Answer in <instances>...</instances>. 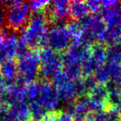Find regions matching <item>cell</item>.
Segmentation results:
<instances>
[{
  "label": "cell",
  "mask_w": 121,
  "mask_h": 121,
  "mask_svg": "<svg viewBox=\"0 0 121 121\" xmlns=\"http://www.w3.org/2000/svg\"><path fill=\"white\" fill-rule=\"evenodd\" d=\"M72 37L67 26L65 24H53L47 34V47L52 50L64 53L72 44Z\"/></svg>",
  "instance_id": "cell-4"
},
{
  "label": "cell",
  "mask_w": 121,
  "mask_h": 121,
  "mask_svg": "<svg viewBox=\"0 0 121 121\" xmlns=\"http://www.w3.org/2000/svg\"><path fill=\"white\" fill-rule=\"evenodd\" d=\"M86 4L90 9V12H92L94 13H96L99 8L101 7V2H99V1H88L86 2Z\"/></svg>",
  "instance_id": "cell-15"
},
{
  "label": "cell",
  "mask_w": 121,
  "mask_h": 121,
  "mask_svg": "<svg viewBox=\"0 0 121 121\" xmlns=\"http://www.w3.org/2000/svg\"><path fill=\"white\" fill-rule=\"evenodd\" d=\"M48 1H32L29 3V7L31 11L34 13H38L44 11L49 4Z\"/></svg>",
  "instance_id": "cell-13"
},
{
  "label": "cell",
  "mask_w": 121,
  "mask_h": 121,
  "mask_svg": "<svg viewBox=\"0 0 121 121\" xmlns=\"http://www.w3.org/2000/svg\"><path fill=\"white\" fill-rule=\"evenodd\" d=\"M0 9L6 27L14 33L23 30L32 17L29 4L23 1H3Z\"/></svg>",
  "instance_id": "cell-2"
},
{
  "label": "cell",
  "mask_w": 121,
  "mask_h": 121,
  "mask_svg": "<svg viewBox=\"0 0 121 121\" xmlns=\"http://www.w3.org/2000/svg\"><path fill=\"white\" fill-rule=\"evenodd\" d=\"M49 25L50 23L44 11L35 13L27 27L22 31L20 39L25 42L29 50L37 51L42 47H46Z\"/></svg>",
  "instance_id": "cell-1"
},
{
  "label": "cell",
  "mask_w": 121,
  "mask_h": 121,
  "mask_svg": "<svg viewBox=\"0 0 121 121\" xmlns=\"http://www.w3.org/2000/svg\"><path fill=\"white\" fill-rule=\"evenodd\" d=\"M39 57L38 77L42 81H53L62 71V57L58 52L49 47H42L37 50Z\"/></svg>",
  "instance_id": "cell-3"
},
{
  "label": "cell",
  "mask_w": 121,
  "mask_h": 121,
  "mask_svg": "<svg viewBox=\"0 0 121 121\" xmlns=\"http://www.w3.org/2000/svg\"><path fill=\"white\" fill-rule=\"evenodd\" d=\"M0 65H1V62H0Z\"/></svg>",
  "instance_id": "cell-19"
},
{
  "label": "cell",
  "mask_w": 121,
  "mask_h": 121,
  "mask_svg": "<svg viewBox=\"0 0 121 121\" xmlns=\"http://www.w3.org/2000/svg\"><path fill=\"white\" fill-rule=\"evenodd\" d=\"M17 42L18 38L16 34L11 33L9 30L0 35V62L13 60L17 56Z\"/></svg>",
  "instance_id": "cell-7"
},
{
  "label": "cell",
  "mask_w": 121,
  "mask_h": 121,
  "mask_svg": "<svg viewBox=\"0 0 121 121\" xmlns=\"http://www.w3.org/2000/svg\"><path fill=\"white\" fill-rule=\"evenodd\" d=\"M29 111L30 119L32 121H43L49 113L37 101H33L29 104Z\"/></svg>",
  "instance_id": "cell-11"
},
{
  "label": "cell",
  "mask_w": 121,
  "mask_h": 121,
  "mask_svg": "<svg viewBox=\"0 0 121 121\" xmlns=\"http://www.w3.org/2000/svg\"><path fill=\"white\" fill-rule=\"evenodd\" d=\"M37 86L38 94L36 101L39 103L47 112H54L60 100L56 88L48 81H40L37 82Z\"/></svg>",
  "instance_id": "cell-6"
},
{
  "label": "cell",
  "mask_w": 121,
  "mask_h": 121,
  "mask_svg": "<svg viewBox=\"0 0 121 121\" xmlns=\"http://www.w3.org/2000/svg\"><path fill=\"white\" fill-rule=\"evenodd\" d=\"M82 26L83 32L97 40L98 37L104 32V22L98 13H93L88 15L85 18L80 21Z\"/></svg>",
  "instance_id": "cell-8"
},
{
  "label": "cell",
  "mask_w": 121,
  "mask_h": 121,
  "mask_svg": "<svg viewBox=\"0 0 121 121\" xmlns=\"http://www.w3.org/2000/svg\"><path fill=\"white\" fill-rule=\"evenodd\" d=\"M0 121H21L12 108L6 104H0Z\"/></svg>",
  "instance_id": "cell-12"
},
{
  "label": "cell",
  "mask_w": 121,
  "mask_h": 121,
  "mask_svg": "<svg viewBox=\"0 0 121 121\" xmlns=\"http://www.w3.org/2000/svg\"><path fill=\"white\" fill-rule=\"evenodd\" d=\"M8 89V83L3 76L0 74V97L6 92Z\"/></svg>",
  "instance_id": "cell-16"
},
{
  "label": "cell",
  "mask_w": 121,
  "mask_h": 121,
  "mask_svg": "<svg viewBox=\"0 0 121 121\" xmlns=\"http://www.w3.org/2000/svg\"><path fill=\"white\" fill-rule=\"evenodd\" d=\"M27 121H32V120H31V119H29V120H27Z\"/></svg>",
  "instance_id": "cell-18"
},
{
  "label": "cell",
  "mask_w": 121,
  "mask_h": 121,
  "mask_svg": "<svg viewBox=\"0 0 121 121\" xmlns=\"http://www.w3.org/2000/svg\"><path fill=\"white\" fill-rule=\"evenodd\" d=\"M4 16H2L0 14V33H2L3 30H4Z\"/></svg>",
  "instance_id": "cell-17"
},
{
  "label": "cell",
  "mask_w": 121,
  "mask_h": 121,
  "mask_svg": "<svg viewBox=\"0 0 121 121\" xmlns=\"http://www.w3.org/2000/svg\"><path fill=\"white\" fill-rule=\"evenodd\" d=\"M18 76L25 84L35 82L39 74V57L37 51L30 50L17 60Z\"/></svg>",
  "instance_id": "cell-5"
},
{
  "label": "cell",
  "mask_w": 121,
  "mask_h": 121,
  "mask_svg": "<svg viewBox=\"0 0 121 121\" xmlns=\"http://www.w3.org/2000/svg\"><path fill=\"white\" fill-rule=\"evenodd\" d=\"M90 9L86 2L72 1L70 2V14L72 21L81 20L89 15Z\"/></svg>",
  "instance_id": "cell-10"
},
{
  "label": "cell",
  "mask_w": 121,
  "mask_h": 121,
  "mask_svg": "<svg viewBox=\"0 0 121 121\" xmlns=\"http://www.w3.org/2000/svg\"><path fill=\"white\" fill-rule=\"evenodd\" d=\"M53 119L54 121H73L72 117L67 111H54Z\"/></svg>",
  "instance_id": "cell-14"
},
{
  "label": "cell",
  "mask_w": 121,
  "mask_h": 121,
  "mask_svg": "<svg viewBox=\"0 0 121 121\" xmlns=\"http://www.w3.org/2000/svg\"><path fill=\"white\" fill-rule=\"evenodd\" d=\"M0 74L5 79L8 86L14 83L18 76L17 63L15 60H6L0 65Z\"/></svg>",
  "instance_id": "cell-9"
}]
</instances>
